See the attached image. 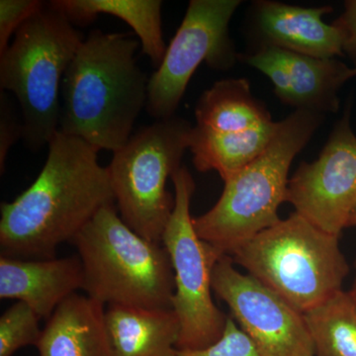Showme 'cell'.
<instances>
[{
  "mask_svg": "<svg viewBox=\"0 0 356 356\" xmlns=\"http://www.w3.org/2000/svg\"><path fill=\"white\" fill-rule=\"evenodd\" d=\"M46 163L29 187L0 207L1 255L55 259L104 206L115 203L109 172L98 151L83 140L58 131Z\"/></svg>",
  "mask_w": 356,
  "mask_h": 356,
  "instance_id": "1",
  "label": "cell"
},
{
  "mask_svg": "<svg viewBox=\"0 0 356 356\" xmlns=\"http://www.w3.org/2000/svg\"><path fill=\"white\" fill-rule=\"evenodd\" d=\"M140 44L127 33H89L63 81L60 132L98 151L115 153L128 142L147 104L149 79L136 60Z\"/></svg>",
  "mask_w": 356,
  "mask_h": 356,
  "instance_id": "2",
  "label": "cell"
},
{
  "mask_svg": "<svg viewBox=\"0 0 356 356\" xmlns=\"http://www.w3.org/2000/svg\"><path fill=\"white\" fill-rule=\"evenodd\" d=\"M325 116L295 110L277 128L266 149L225 182L218 202L193 218L196 234L222 255H229L280 221L278 209L287 202L293 159L307 146Z\"/></svg>",
  "mask_w": 356,
  "mask_h": 356,
  "instance_id": "3",
  "label": "cell"
},
{
  "mask_svg": "<svg viewBox=\"0 0 356 356\" xmlns=\"http://www.w3.org/2000/svg\"><path fill=\"white\" fill-rule=\"evenodd\" d=\"M70 243L90 298L105 306L172 308L175 275L168 250L129 228L115 203L98 211Z\"/></svg>",
  "mask_w": 356,
  "mask_h": 356,
  "instance_id": "4",
  "label": "cell"
},
{
  "mask_svg": "<svg viewBox=\"0 0 356 356\" xmlns=\"http://www.w3.org/2000/svg\"><path fill=\"white\" fill-rule=\"evenodd\" d=\"M84 37L51 1L21 26L0 54V88L17 98L25 146H48L60 126L64 76Z\"/></svg>",
  "mask_w": 356,
  "mask_h": 356,
  "instance_id": "5",
  "label": "cell"
},
{
  "mask_svg": "<svg viewBox=\"0 0 356 356\" xmlns=\"http://www.w3.org/2000/svg\"><path fill=\"white\" fill-rule=\"evenodd\" d=\"M229 257L302 314L343 290L350 273L339 236L297 212L243 243Z\"/></svg>",
  "mask_w": 356,
  "mask_h": 356,
  "instance_id": "6",
  "label": "cell"
},
{
  "mask_svg": "<svg viewBox=\"0 0 356 356\" xmlns=\"http://www.w3.org/2000/svg\"><path fill=\"white\" fill-rule=\"evenodd\" d=\"M192 128L177 115L154 121L133 134L107 166L121 219L151 242L161 243L175 209V196L166 191V181L181 168Z\"/></svg>",
  "mask_w": 356,
  "mask_h": 356,
  "instance_id": "7",
  "label": "cell"
},
{
  "mask_svg": "<svg viewBox=\"0 0 356 356\" xmlns=\"http://www.w3.org/2000/svg\"><path fill=\"white\" fill-rule=\"evenodd\" d=\"M175 205L163 233L175 275L172 309L180 324L178 350H202L221 339L228 316L212 298V273L224 255L196 234L191 215L195 182L188 170L180 168L172 177Z\"/></svg>",
  "mask_w": 356,
  "mask_h": 356,
  "instance_id": "8",
  "label": "cell"
},
{
  "mask_svg": "<svg viewBox=\"0 0 356 356\" xmlns=\"http://www.w3.org/2000/svg\"><path fill=\"white\" fill-rule=\"evenodd\" d=\"M240 0H191L181 25L149 77L146 111L154 120L175 116L192 76L201 63L228 70L238 60L229 25Z\"/></svg>",
  "mask_w": 356,
  "mask_h": 356,
  "instance_id": "9",
  "label": "cell"
},
{
  "mask_svg": "<svg viewBox=\"0 0 356 356\" xmlns=\"http://www.w3.org/2000/svg\"><path fill=\"white\" fill-rule=\"evenodd\" d=\"M222 257L212 273V289L261 356H316L304 314Z\"/></svg>",
  "mask_w": 356,
  "mask_h": 356,
  "instance_id": "10",
  "label": "cell"
},
{
  "mask_svg": "<svg viewBox=\"0 0 356 356\" xmlns=\"http://www.w3.org/2000/svg\"><path fill=\"white\" fill-rule=\"evenodd\" d=\"M344 112L322 153L302 163L288 182L287 202L318 228L341 236L356 207V136Z\"/></svg>",
  "mask_w": 356,
  "mask_h": 356,
  "instance_id": "11",
  "label": "cell"
},
{
  "mask_svg": "<svg viewBox=\"0 0 356 356\" xmlns=\"http://www.w3.org/2000/svg\"><path fill=\"white\" fill-rule=\"evenodd\" d=\"M238 60L261 70L283 104L325 115L339 108V89L355 77L353 69L336 58H320L294 51L261 47Z\"/></svg>",
  "mask_w": 356,
  "mask_h": 356,
  "instance_id": "12",
  "label": "cell"
},
{
  "mask_svg": "<svg viewBox=\"0 0 356 356\" xmlns=\"http://www.w3.org/2000/svg\"><path fill=\"white\" fill-rule=\"evenodd\" d=\"M331 6L304 8L277 1H255L250 13V36L255 49L276 47L320 58L343 55L341 32L324 22Z\"/></svg>",
  "mask_w": 356,
  "mask_h": 356,
  "instance_id": "13",
  "label": "cell"
},
{
  "mask_svg": "<svg viewBox=\"0 0 356 356\" xmlns=\"http://www.w3.org/2000/svg\"><path fill=\"white\" fill-rule=\"evenodd\" d=\"M79 255L63 259L0 257V298L31 307L40 318H49L63 302L83 288Z\"/></svg>",
  "mask_w": 356,
  "mask_h": 356,
  "instance_id": "14",
  "label": "cell"
},
{
  "mask_svg": "<svg viewBox=\"0 0 356 356\" xmlns=\"http://www.w3.org/2000/svg\"><path fill=\"white\" fill-rule=\"evenodd\" d=\"M105 311L88 295H72L48 318L36 346L39 356H114Z\"/></svg>",
  "mask_w": 356,
  "mask_h": 356,
  "instance_id": "15",
  "label": "cell"
},
{
  "mask_svg": "<svg viewBox=\"0 0 356 356\" xmlns=\"http://www.w3.org/2000/svg\"><path fill=\"white\" fill-rule=\"evenodd\" d=\"M105 320L114 356H177L180 324L172 308L109 305Z\"/></svg>",
  "mask_w": 356,
  "mask_h": 356,
  "instance_id": "16",
  "label": "cell"
},
{
  "mask_svg": "<svg viewBox=\"0 0 356 356\" xmlns=\"http://www.w3.org/2000/svg\"><path fill=\"white\" fill-rule=\"evenodd\" d=\"M51 4L74 26H88L99 14L120 18L139 37L143 54L154 69L163 63L166 47L163 40L161 0H51Z\"/></svg>",
  "mask_w": 356,
  "mask_h": 356,
  "instance_id": "17",
  "label": "cell"
},
{
  "mask_svg": "<svg viewBox=\"0 0 356 356\" xmlns=\"http://www.w3.org/2000/svg\"><path fill=\"white\" fill-rule=\"evenodd\" d=\"M195 127L214 133H238L273 123L266 105L245 79L217 81L204 91L195 107Z\"/></svg>",
  "mask_w": 356,
  "mask_h": 356,
  "instance_id": "18",
  "label": "cell"
},
{
  "mask_svg": "<svg viewBox=\"0 0 356 356\" xmlns=\"http://www.w3.org/2000/svg\"><path fill=\"white\" fill-rule=\"evenodd\" d=\"M277 122L254 130L214 133L192 128V161L199 172L215 170L224 181L254 161L268 146Z\"/></svg>",
  "mask_w": 356,
  "mask_h": 356,
  "instance_id": "19",
  "label": "cell"
},
{
  "mask_svg": "<svg viewBox=\"0 0 356 356\" xmlns=\"http://www.w3.org/2000/svg\"><path fill=\"white\" fill-rule=\"evenodd\" d=\"M304 318L316 356H356V300L350 291L337 292Z\"/></svg>",
  "mask_w": 356,
  "mask_h": 356,
  "instance_id": "20",
  "label": "cell"
},
{
  "mask_svg": "<svg viewBox=\"0 0 356 356\" xmlns=\"http://www.w3.org/2000/svg\"><path fill=\"white\" fill-rule=\"evenodd\" d=\"M39 316L31 307L18 301L0 318V356H13L26 346L36 348L42 331Z\"/></svg>",
  "mask_w": 356,
  "mask_h": 356,
  "instance_id": "21",
  "label": "cell"
},
{
  "mask_svg": "<svg viewBox=\"0 0 356 356\" xmlns=\"http://www.w3.org/2000/svg\"><path fill=\"white\" fill-rule=\"evenodd\" d=\"M177 356H261L257 348L232 317H228L221 339L202 350H178Z\"/></svg>",
  "mask_w": 356,
  "mask_h": 356,
  "instance_id": "22",
  "label": "cell"
},
{
  "mask_svg": "<svg viewBox=\"0 0 356 356\" xmlns=\"http://www.w3.org/2000/svg\"><path fill=\"white\" fill-rule=\"evenodd\" d=\"M41 0H0V54L26 21L44 6Z\"/></svg>",
  "mask_w": 356,
  "mask_h": 356,
  "instance_id": "23",
  "label": "cell"
},
{
  "mask_svg": "<svg viewBox=\"0 0 356 356\" xmlns=\"http://www.w3.org/2000/svg\"><path fill=\"white\" fill-rule=\"evenodd\" d=\"M24 136V125L6 91L0 92V173L6 172L11 147Z\"/></svg>",
  "mask_w": 356,
  "mask_h": 356,
  "instance_id": "24",
  "label": "cell"
},
{
  "mask_svg": "<svg viewBox=\"0 0 356 356\" xmlns=\"http://www.w3.org/2000/svg\"><path fill=\"white\" fill-rule=\"evenodd\" d=\"M332 25L339 28L343 39V51L356 64V0L344 2L343 13L334 21Z\"/></svg>",
  "mask_w": 356,
  "mask_h": 356,
  "instance_id": "25",
  "label": "cell"
},
{
  "mask_svg": "<svg viewBox=\"0 0 356 356\" xmlns=\"http://www.w3.org/2000/svg\"><path fill=\"white\" fill-rule=\"evenodd\" d=\"M350 227H356V207L355 209L353 210V214H351L350 220H348V228H350Z\"/></svg>",
  "mask_w": 356,
  "mask_h": 356,
  "instance_id": "26",
  "label": "cell"
},
{
  "mask_svg": "<svg viewBox=\"0 0 356 356\" xmlns=\"http://www.w3.org/2000/svg\"><path fill=\"white\" fill-rule=\"evenodd\" d=\"M356 266V264H355ZM350 294L353 295V297H355V299L356 300V280L355 281V284H353V288H351L350 290Z\"/></svg>",
  "mask_w": 356,
  "mask_h": 356,
  "instance_id": "27",
  "label": "cell"
},
{
  "mask_svg": "<svg viewBox=\"0 0 356 356\" xmlns=\"http://www.w3.org/2000/svg\"><path fill=\"white\" fill-rule=\"evenodd\" d=\"M353 76H356V64H355V67H353Z\"/></svg>",
  "mask_w": 356,
  "mask_h": 356,
  "instance_id": "28",
  "label": "cell"
}]
</instances>
